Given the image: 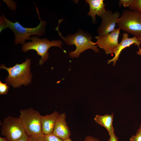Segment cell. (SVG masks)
<instances>
[{
  "label": "cell",
  "mask_w": 141,
  "mask_h": 141,
  "mask_svg": "<svg viewBox=\"0 0 141 141\" xmlns=\"http://www.w3.org/2000/svg\"><path fill=\"white\" fill-rule=\"evenodd\" d=\"M120 15L119 11L113 13L111 10H107L101 17L102 22L97 31L99 35L104 36L113 31Z\"/></svg>",
  "instance_id": "9c48e42d"
},
{
  "label": "cell",
  "mask_w": 141,
  "mask_h": 141,
  "mask_svg": "<svg viewBox=\"0 0 141 141\" xmlns=\"http://www.w3.org/2000/svg\"><path fill=\"white\" fill-rule=\"evenodd\" d=\"M122 36L121 41L114 51V57L112 59L108 60V64L113 62V65L115 66L116 61L119 60L120 55L122 50L126 47H129L131 45L133 44H135L138 46L139 50L137 53L138 55H141V49L139 46L141 41L135 37L129 38L128 34L126 32L122 34Z\"/></svg>",
  "instance_id": "30bf717a"
},
{
  "label": "cell",
  "mask_w": 141,
  "mask_h": 141,
  "mask_svg": "<svg viewBox=\"0 0 141 141\" xmlns=\"http://www.w3.org/2000/svg\"><path fill=\"white\" fill-rule=\"evenodd\" d=\"M130 141H141V135L136 134L132 136L130 138Z\"/></svg>",
  "instance_id": "44dd1931"
},
{
  "label": "cell",
  "mask_w": 141,
  "mask_h": 141,
  "mask_svg": "<svg viewBox=\"0 0 141 141\" xmlns=\"http://www.w3.org/2000/svg\"><path fill=\"white\" fill-rule=\"evenodd\" d=\"M113 113L111 114H107L103 115H97L94 120L97 123L105 128L110 135L114 133L115 129L113 125Z\"/></svg>",
  "instance_id": "5bb4252c"
},
{
  "label": "cell",
  "mask_w": 141,
  "mask_h": 141,
  "mask_svg": "<svg viewBox=\"0 0 141 141\" xmlns=\"http://www.w3.org/2000/svg\"><path fill=\"white\" fill-rule=\"evenodd\" d=\"M7 4L8 8L14 11L15 10L17 5L15 2L12 1L3 0Z\"/></svg>",
  "instance_id": "d6986e66"
},
{
  "label": "cell",
  "mask_w": 141,
  "mask_h": 141,
  "mask_svg": "<svg viewBox=\"0 0 141 141\" xmlns=\"http://www.w3.org/2000/svg\"><path fill=\"white\" fill-rule=\"evenodd\" d=\"M37 12L40 22L38 25L34 28L24 27L18 22H13L5 17L2 14V16L6 23L5 28H10L14 33L15 38L14 42L15 45L19 43L24 44L26 40H30V36L36 35L39 37L43 35L45 32L46 24L45 21H42L40 16L38 9L35 4Z\"/></svg>",
  "instance_id": "6da1fadb"
},
{
  "label": "cell",
  "mask_w": 141,
  "mask_h": 141,
  "mask_svg": "<svg viewBox=\"0 0 141 141\" xmlns=\"http://www.w3.org/2000/svg\"><path fill=\"white\" fill-rule=\"evenodd\" d=\"M62 20L63 19L59 20L58 25L55 29L58 31L59 35L66 44L70 45H74L75 46V50L69 53L70 57L78 58L81 53L89 49H92L97 53L99 52L97 46L92 43L91 40L92 38L90 35L80 31L73 34L68 35L66 37H63L58 29L59 26Z\"/></svg>",
  "instance_id": "7a4b0ae2"
},
{
  "label": "cell",
  "mask_w": 141,
  "mask_h": 141,
  "mask_svg": "<svg viewBox=\"0 0 141 141\" xmlns=\"http://www.w3.org/2000/svg\"><path fill=\"white\" fill-rule=\"evenodd\" d=\"M110 138L108 139V141H118V137L116 136L114 133L109 135Z\"/></svg>",
  "instance_id": "603a6c76"
},
{
  "label": "cell",
  "mask_w": 141,
  "mask_h": 141,
  "mask_svg": "<svg viewBox=\"0 0 141 141\" xmlns=\"http://www.w3.org/2000/svg\"><path fill=\"white\" fill-rule=\"evenodd\" d=\"M120 30L118 28L105 36H96L97 41L95 43L92 42V43L103 49L106 54H114L119 44L118 39Z\"/></svg>",
  "instance_id": "ba28073f"
},
{
  "label": "cell",
  "mask_w": 141,
  "mask_h": 141,
  "mask_svg": "<svg viewBox=\"0 0 141 141\" xmlns=\"http://www.w3.org/2000/svg\"><path fill=\"white\" fill-rule=\"evenodd\" d=\"M31 61V59L26 58L25 62L20 64L16 63L14 66L9 68L3 64H1V69H4L8 73V75L5 79L6 82L14 88L30 84L32 77L30 71Z\"/></svg>",
  "instance_id": "3957f363"
},
{
  "label": "cell",
  "mask_w": 141,
  "mask_h": 141,
  "mask_svg": "<svg viewBox=\"0 0 141 141\" xmlns=\"http://www.w3.org/2000/svg\"><path fill=\"white\" fill-rule=\"evenodd\" d=\"M135 134L141 135V124L139 126V128L137 130Z\"/></svg>",
  "instance_id": "d4e9b609"
},
{
  "label": "cell",
  "mask_w": 141,
  "mask_h": 141,
  "mask_svg": "<svg viewBox=\"0 0 141 141\" xmlns=\"http://www.w3.org/2000/svg\"><path fill=\"white\" fill-rule=\"evenodd\" d=\"M20 111L19 118L28 136L44 135L41 125L42 115L38 111L31 108L21 109Z\"/></svg>",
  "instance_id": "8992f818"
},
{
  "label": "cell",
  "mask_w": 141,
  "mask_h": 141,
  "mask_svg": "<svg viewBox=\"0 0 141 141\" xmlns=\"http://www.w3.org/2000/svg\"><path fill=\"white\" fill-rule=\"evenodd\" d=\"M44 137L46 141H64V140L53 133L48 135H45Z\"/></svg>",
  "instance_id": "2e32d148"
},
{
  "label": "cell",
  "mask_w": 141,
  "mask_h": 141,
  "mask_svg": "<svg viewBox=\"0 0 141 141\" xmlns=\"http://www.w3.org/2000/svg\"><path fill=\"white\" fill-rule=\"evenodd\" d=\"M84 141H99V140L97 138L90 136H87L85 138Z\"/></svg>",
  "instance_id": "7402d4cb"
},
{
  "label": "cell",
  "mask_w": 141,
  "mask_h": 141,
  "mask_svg": "<svg viewBox=\"0 0 141 141\" xmlns=\"http://www.w3.org/2000/svg\"><path fill=\"white\" fill-rule=\"evenodd\" d=\"M0 141H10L8 140L5 137L3 138L1 137H0Z\"/></svg>",
  "instance_id": "484cf974"
},
{
  "label": "cell",
  "mask_w": 141,
  "mask_h": 141,
  "mask_svg": "<svg viewBox=\"0 0 141 141\" xmlns=\"http://www.w3.org/2000/svg\"><path fill=\"white\" fill-rule=\"evenodd\" d=\"M44 135L28 136V141H46Z\"/></svg>",
  "instance_id": "ac0fdd59"
},
{
  "label": "cell",
  "mask_w": 141,
  "mask_h": 141,
  "mask_svg": "<svg viewBox=\"0 0 141 141\" xmlns=\"http://www.w3.org/2000/svg\"><path fill=\"white\" fill-rule=\"evenodd\" d=\"M30 40L32 41H29L23 44L22 46V50L24 52L30 50H35L37 54L41 57L38 64L40 65L43 64L49 58V49L53 46L61 48L62 43V41L61 40H53L50 41L45 38L40 39L37 36L30 37Z\"/></svg>",
  "instance_id": "277c9868"
},
{
  "label": "cell",
  "mask_w": 141,
  "mask_h": 141,
  "mask_svg": "<svg viewBox=\"0 0 141 141\" xmlns=\"http://www.w3.org/2000/svg\"><path fill=\"white\" fill-rule=\"evenodd\" d=\"M118 28L137 38H141V12L137 10L125 9L118 19Z\"/></svg>",
  "instance_id": "5b68a950"
},
{
  "label": "cell",
  "mask_w": 141,
  "mask_h": 141,
  "mask_svg": "<svg viewBox=\"0 0 141 141\" xmlns=\"http://www.w3.org/2000/svg\"><path fill=\"white\" fill-rule=\"evenodd\" d=\"M59 114L57 111L55 110L50 114L42 115L41 123L42 131L44 135L53 133Z\"/></svg>",
  "instance_id": "4fadbf2b"
},
{
  "label": "cell",
  "mask_w": 141,
  "mask_h": 141,
  "mask_svg": "<svg viewBox=\"0 0 141 141\" xmlns=\"http://www.w3.org/2000/svg\"><path fill=\"white\" fill-rule=\"evenodd\" d=\"M66 113L59 114L53 133L63 140L70 138L71 133L66 120Z\"/></svg>",
  "instance_id": "8fae6325"
},
{
  "label": "cell",
  "mask_w": 141,
  "mask_h": 141,
  "mask_svg": "<svg viewBox=\"0 0 141 141\" xmlns=\"http://www.w3.org/2000/svg\"><path fill=\"white\" fill-rule=\"evenodd\" d=\"M137 38L139 40L141 41V38Z\"/></svg>",
  "instance_id": "83f0119b"
},
{
  "label": "cell",
  "mask_w": 141,
  "mask_h": 141,
  "mask_svg": "<svg viewBox=\"0 0 141 141\" xmlns=\"http://www.w3.org/2000/svg\"><path fill=\"white\" fill-rule=\"evenodd\" d=\"M9 89V86L7 83H3L0 81V94L5 95L7 94Z\"/></svg>",
  "instance_id": "e0dca14e"
},
{
  "label": "cell",
  "mask_w": 141,
  "mask_h": 141,
  "mask_svg": "<svg viewBox=\"0 0 141 141\" xmlns=\"http://www.w3.org/2000/svg\"><path fill=\"white\" fill-rule=\"evenodd\" d=\"M130 10H137L141 12V0H131Z\"/></svg>",
  "instance_id": "9a60e30c"
},
{
  "label": "cell",
  "mask_w": 141,
  "mask_h": 141,
  "mask_svg": "<svg viewBox=\"0 0 141 141\" xmlns=\"http://www.w3.org/2000/svg\"><path fill=\"white\" fill-rule=\"evenodd\" d=\"M64 141H73L70 138H68L64 140Z\"/></svg>",
  "instance_id": "4316f807"
},
{
  "label": "cell",
  "mask_w": 141,
  "mask_h": 141,
  "mask_svg": "<svg viewBox=\"0 0 141 141\" xmlns=\"http://www.w3.org/2000/svg\"><path fill=\"white\" fill-rule=\"evenodd\" d=\"M1 134L10 141H15L26 133L19 118L10 116L5 118L1 124Z\"/></svg>",
  "instance_id": "52a82bcc"
},
{
  "label": "cell",
  "mask_w": 141,
  "mask_h": 141,
  "mask_svg": "<svg viewBox=\"0 0 141 141\" xmlns=\"http://www.w3.org/2000/svg\"><path fill=\"white\" fill-rule=\"evenodd\" d=\"M15 141H28V136L26 133L21 138Z\"/></svg>",
  "instance_id": "cb8c5ba5"
},
{
  "label": "cell",
  "mask_w": 141,
  "mask_h": 141,
  "mask_svg": "<svg viewBox=\"0 0 141 141\" xmlns=\"http://www.w3.org/2000/svg\"><path fill=\"white\" fill-rule=\"evenodd\" d=\"M85 1L90 6V10L87 15L91 17L92 22L95 24L96 23V15L102 17L106 13L105 4L104 3L103 0H86Z\"/></svg>",
  "instance_id": "7c38bea8"
},
{
  "label": "cell",
  "mask_w": 141,
  "mask_h": 141,
  "mask_svg": "<svg viewBox=\"0 0 141 141\" xmlns=\"http://www.w3.org/2000/svg\"><path fill=\"white\" fill-rule=\"evenodd\" d=\"M0 33L3 30L6 29V23L4 18L2 17H0Z\"/></svg>",
  "instance_id": "ffe728a7"
}]
</instances>
